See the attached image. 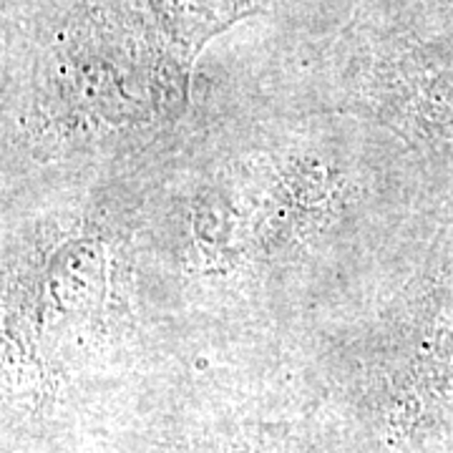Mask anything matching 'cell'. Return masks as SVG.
<instances>
[{"mask_svg": "<svg viewBox=\"0 0 453 453\" xmlns=\"http://www.w3.org/2000/svg\"><path fill=\"white\" fill-rule=\"evenodd\" d=\"M199 453H210V451H199ZM211 453H226V451H211Z\"/></svg>", "mask_w": 453, "mask_h": 453, "instance_id": "obj_1", "label": "cell"}]
</instances>
